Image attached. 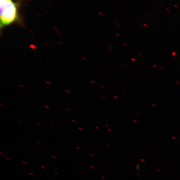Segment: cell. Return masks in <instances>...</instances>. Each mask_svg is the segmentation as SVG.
<instances>
[{
	"label": "cell",
	"instance_id": "obj_1",
	"mask_svg": "<svg viewBox=\"0 0 180 180\" xmlns=\"http://www.w3.org/2000/svg\"><path fill=\"white\" fill-rule=\"evenodd\" d=\"M16 4L12 0H1V26H6L17 19Z\"/></svg>",
	"mask_w": 180,
	"mask_h": 180
},
{
	"label": "cell",
	"instance_id": "obj_8",
	"mask_svg": "<svg viewBox=\"0 0 180 180\" xmlns=\"http://www.w3.org/2000/svg\"><path fill=\"white\" fill-rule=\"evenodd\" d=\"M54 173L55 174H58V173H56V172H54Z\"/></svg>",
	"mask_w": 180,
	"mask_h": 180
},
{
	"label": "cell",
	"instance_id": "obj_15",
	"mask_svg": "<svg viewBox=\"0 0 180 180\" xmlns=\"http://www.w3.org/2000/svg\"><path fill=\"white\" fill-rule=\"evenodd\" d=\"M0 154H2L3 155L4 154L1 153H0Z\"/></svg>",
	"mask_w": 180,
	"mask_h": 180
},
{
	"label": "cell",
	"instance_id": "obj_3",
	"mask_svg": "<svg viewBox=\"0 0 180 180\" xmlns=\"http://www.w3.org/2000/svg\"><path fill=\"white\" fill-rule=\"evenodd\" d=\"M52 158H56V156H51Z\"/></svg>",
	"mask_w": 180,
	"mask_h": 180
},
{
	"label": "cell",
	"instance_id": "obj_9",
	"mask_svg": "<svg viewBox=\"0 0 180 180\" xmlns=\"http://www.w3.org/2000/svg\"><path fill=\"white\" fill-rule=\"evenodd\" d=\"M18 121L19 122H21V123L22 122L20 121H19V120H18Z\"/></svg>",
	"mask_w": 180,
	"mask_h": 180
},
{
	"label": "cell",
	"instance_id": "obj_13",
	"mask_svg": "<svg viewBox=\"0 0 180 180\" xmlns=\"http://www.w3.org/2000/svg\"><path fill=\"white\" fill-rule=\"evenodd\" d=\"M51 124H54V123H52V122H51Z\"/></svg>",
	"mask_w": 180,
	"mask_h": 180
},
{
	"label": "cell",
	"instance_id": "obj_6",
	"mask_svg": "<svg viewBox=\"0 0 180 180\" xmlns=\"http://www.w3.org/2000/svg\"><path fill=\"white\" fill-rule=\"evenodd\" d=\"M42 167V168H45V167H43V166H42V167Z\"/></svg>",
	"mask_w": 180,
	"mask_h": 180
},
{
	"label": "cell",
	"instance_id": "obj_11",
	"mask_svg": "<svg viewBox=\"0 0 180 180\" xmlns=\"http://www.w3.org/2000/svg\"><path fill=\"white\" fill-rule=\"evenodd\" d=\"M37 143H38V144H41L40 143V142H37Z\"/></svg>",
	"mask_w": 180,
	"mask_h": 180
},
{
	"label": "cell",
	"instance_id": "obj_4",
	"mask_svg": "<svg viewBox=\"0 0 180 180\" xmlns=\"http://www.w3.org/2000/svg\"><path fill=\"white\" fill-rule=\"evenodd\" d=\"M22 163H25V164L27 163L26 162H24V161H22Z\"/></svg>",
	"mask_w": 180,
	"mask_h": 180
},
{
	"label": "cell",
	"instance_id": "obj_7",
	"mask_svg": "<svg viewBox=\"0 0 180 180\" xmlns=\"http://www.w3.org/2000/svg\"><path fill=\"white\" fill-rule=\"evenodd\" d=\"M29 174H31V175H33L34 174H31V173H29Z\"/></svg>",
	"mask_w": 180,
	"mask_h": 180
},
{
	"label": "cell",
	"instance_id": "obj_12",
	"mask_svg": "<svg viewBox=\"0 0 180 180\" xmlns=\"http://www.w3.org/2000/svg\"><path fill=\"white\" fill-rule=\"evenodd\" d=\"M66 92H67L68 93H69V92H68L66 90Z\"/></svg>",
	"mask_w": 180,
	"mask_h": 180
},
{
	"label": "cell",
	"instance_id": "obj_10",
	"mask_svg": "<svg viewBox=\"0 0 180 180\" xmlns=\"http://www.w3.org/2000/svg\"><path fill=\"white\" fill-rule=\"evenodd\" d=\"M0 105H1L2 106H3V104H0Z\"/></svg>",
	"mask_w": 180,
	"mask_h": 180
},
{
	"label": "cell",
	"instance_id": "obj_16",
	"mask_svg": "<svg viewBox=\"0 0 180 180\" xmlns=\"http://www.w3.org/2000/svg\"><path fill=\"white\" fill-rule=\"evenodd\" d=\"M67 109H68V110H70V109H68V108H67Z\"/></svg>",
	"mask_w": 180,
	"mask_h": 180
},
{
	"label": "cell",
	"instance_id": "obj_14",
	"mask_svg": "<svg viewBox=\"0 0 180 180\" xmlns=\"http://www.w3.org/2000/svg\"><path fill=\"white\" fill-rule=\"evenodd\" d=\"M37 124L38 125H40V124H39V123H37Z\"/></svg>",
	"mask_w": 180,
	"mask_h": 180
},
{
	"label": "cell",
	"instance_id": "obj_2",
	"mask_svg": "<svg viewBox=\"0 0 180 180\" xmlns=\"http://www.w3.org/2000/svg\"><path fill=\"white\" fill-rule=\"evenodd\" d=\"M45 108H49V106H45Z\"/></svg>",
	"mask_w": 180,
	"mask_h": 180
},
{
	"label": "cell",
	"instance_id": "obj_5",
	"mask_svg": "<svg viewBox=\"0 0 180 180\" xmlns=\"http://www.w3.org/2000/svg\"><path fill=\"white\" fill-rule=\"evenodd\" d=\"M6 159H8V160H11L9 158H6Z\"/></svg>",
	"mask_w": 180,
	"mask_h": 180
}]
</instances>
